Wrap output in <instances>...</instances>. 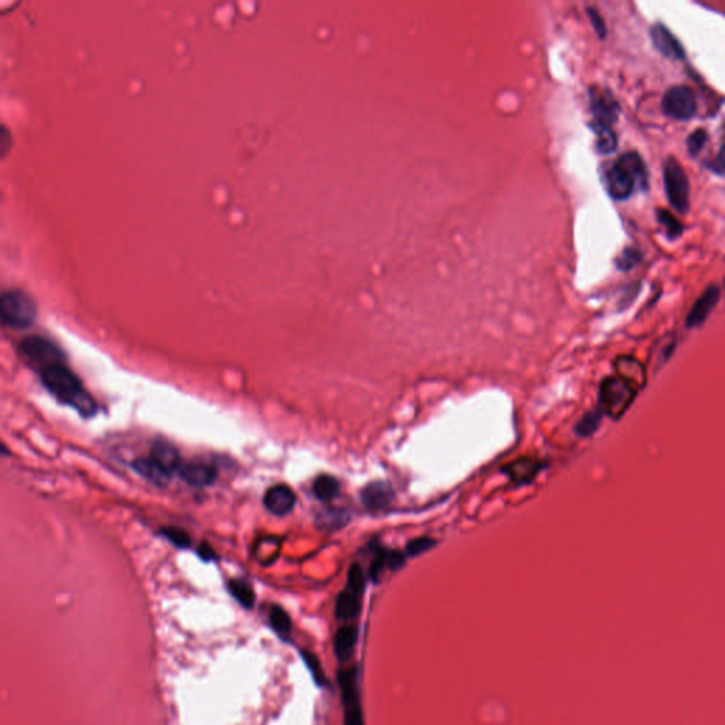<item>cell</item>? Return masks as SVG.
Returning <instances> with one entry per match:
<instances>
[{
  "label": "cell",
  "instance_id": "e0dca14e",
  "mask_svg": "<svg viewBox=\"0 0 725 725\" xmlns=\"http://www.w3.org/2000/svg\"><path fill=\"white\" fill-rule=\"evenodd\" d=\"M132 468L136 473H139L143 479L153 483L157 487H164L169 484L172 476L167 475L164 471H161L149 457L148 458H138L132 462Z\"/></svg>",
  "mask_w": 725,
  "mask_h": 725
},
{
  "label": "cell",
  "instance_id": "f1b7e54d",
  "mask_svg": "<svg viewBox=\"0 0 725 725\" xmlns=\"http://www.w3.org/2000/svg\"><path fill=\"white\" fill-rule=\"evenodd\" d=\"M301 654H302V657H303V661H305L306 666L309 667V670H310V673H312L315 682H316L317 684H320V686L326 684V675H324V670H323V667H322L320 660H319L313 653H310V652H308V650H302Z\"/></svg>",
  "mask_w": 725,
  "mask_h": 725
},
{
  "label": "cell",
  "instance_id": "4dcf8cb0",
  "mask_svg": "<svg viewBox=\"0 0 725 725\" xmlns=\"http://www.w3.org/2000/svg\"><path fill=\"white\" fill-rule=\"evenodd\" d=\"M640 259H642V255H640L639 251L632 250V248H626L625 251H622V254L618 258L617 264H618V266L622 271H628V269L633 268L636 264H639Z\"/></svg>",
  "mask_w": 725,
  "mask_h": 725
},
{
  "label": "cell",
  "instance_id": "d4e9b609",
  "mask_svg": "<svg viewBox=\"0 0 725 725\" xmlns=\"http://www.w3.org/2000/svg\"><path fill=\"white\" fill-rule=\"evenodd\" d=\"M602 410L601 408H596V410H591L589 412H587L577 424L575 426V432L577 435H580L581 438H588L591 436L601 425V421H602Z\"/></svg>",
  "mask_w": 725,
  "mask_h": 725
},
{
  "label": "cell",
  "instance_id": "e575fe53",
  "mask_svg": "<svg viewBox=\"0 0 725 725\" xmlns=\"http://www.w3.org/2000/svg\"><path fill=\"white\" fill-rule=\"evenodd\" d=\"M197 555L200 557V559L204 561V563H210V561H214L217 560V552L214 551V548L208 544V543H201L199 547H197Z\"/></svg>",
  "mask_w": 725,
  "mask_h": 725
},
{
  "label": "cell",
  "instance_id": "d590c367",
  "mask_svg": "<svg viewBox=\"0 0 725 725\" xmlns=\"http://www.w3.org/2000/svg\"><path fill=\"white\" fill-rule=\"evenodd\" d=\"M588 15L591 17V22L594 23V27H595L598 36L599 37H605L606 27H605V23H603V19L601 17V15L595 9H588Z\"/></svg>",
  "mask_w": 725,
  "mask_h": 725
},
{
  "label": "cell",
  "instance_id": "d6a6232c",
  "mask_svg": "<svg viewBox=\"0 0 725 725\" xmlns=\"http://www.w3.org/2000/svg\"><path fill=\"white\" fill-rule=\"evenodd\" d=\"M707 142V134L705 131L703 129H697L694 131L689 139H687V148H689V152L690 155H697L705 145Z\"/></svg>",
  "mask_w": 725,
  "mask_h": 725
},
{
  "label": "cell",
  "instance_id": "9c48e42d",
  "mask_svg": "<svg viewBox=\"0 0 725 725\" xmlns=\"http://www.w3.org/2000/svg\"><path fill=\"white\" fill-rule=\"evenodd\" d=\"M265 509L278 517L289 515L296 505V494L287 484H273L264 494Z\"/></svg>",
  "mask_w": 725,
  "mask_h": 725
},
{
  "label": "cell",
  "instance_id": "4316f807",
  "mask_svg": "<svg viewBox=\"0 0 725 725\" xmlns=\"http://www.w3.org/2000/svg\"><path fill=\"white\" fill-rule=\"evenodd\" d=\"M322 529H339L347 523V513L339 509H330L317 516Z\"/></svg>",
  "mask_w": 725,
  "mask_h": 725
},
{
  "label": "cell",
  "instance_id": "9a60e30c",
  "mask_svg": "<svg viewBox=\"0 0 725 725\" xmlns=\"http://www.w3.org/2000/svg\"><path fill=\"white\" fill-rule=\"evenodd\" d=\"M615 370L618 377L632 384L636 389H640L646 385L647 373L645 366L632 356H619L615 360Z\"/></svg>",
  "mask_w": 725,
  "mask_h": 725
},
{
  "label": "cell",
  "instance_id": "8d00e7d4",
  "mask_svg": "<svg viewBox=\"0 0 725 725\" xmlns=\"http://www.w3.org/2000/svg\"><path fill=\"white\" fill-rule=\"evenodd\" d=\"M715 167L718 171L724 172L725 173V145L721 148L718 156H717V160H715Z\"/></svg>",
  "mask_w": 725,
  "mask_h": 725
},
{
  "label": "cell",
  "instance_id": "836d02e7",
  "mask_svg": "<svg viewBox=\"0 0 725 725\" xmlns=\"http://www.w3.org/2000/svg\"><path fill=\"white\" fill-rule=\"evenodd\" d=\"M345 725H363V714L359 704L347 707L346 717H345Z\"/></svg>",
  "mask_w": 725,
  "mask_h": 725
},
{
  "label": "cell",
  "instance_id": "5bb4252c",
  "mask_svg": "<svg viewBox=\"0 0 725 725\" xmlns=\"http://www.w3.org/2000/svg\"><path fill=\"white\" fill-rule=\"evenodd\" d=\"M718 301H719V289H718V287H715V285L708 287L704 291V294L693 305L690 313L687 315L686 326L689 329L700 327L707 320V317L710 316V313L712 312V309L715 308Z\"/></svg>",
  "mask_w": 725,
  "mask_h": 725
},
{
  "label": "cell",
  "instance_id": "2e32d148",
  "mask_svg": "<svg viewBox=\"0 0 725 725\" xmlns=\"http://www.w3.org/2000/svg\"><path fill=\"white\" fill-rule=\"evenodd\" d=\"M357 636L359 629L353 624L343 625L336 632V636H334V653H336L340 661H346L352 656L357 642Z\"/></svg>",
  "mask_w": 725,
  "mask_h": 725
},
{
  "label": "cell",
  "instance_id": "ac0fdd59",
  "mask_svg": "<svg viewBox=\"0 0 725 725\" xmlns=\"http://www.w3.org/2000/svg\"><path fill=\"white\" fill-rule=\"evenodd\" d=\"M338 680H339V686L342 690V698H343L345 705L352 707V705L359 704V696H357V687H356V680H357L356 667H350V668H345V670H340L338 675Z\"/></svg>",
  "mask_w": 725,
  "mask_h": 725
},
{
  "label": "cell",
  "instance_id": "7a4b0ae2",
  "mask_svg": "<svg viewBox=\"0 0 725 725\" xmlns=\"http://www.w3.org/2000/svg\"><path fill=\"white\" fill-rule=\"evenodd\" d=\"M606 187L615 200H626L636 189L647 187V172L642 157L629 152L621 156L606 172Z\"/></svg>",
  "mask_w": 725,
  "mask_h": 725
},
{
  "label": "cell",
  "instance_id": "cb8c5ba5",
  "mask_svg": "<svg viewBox=\"0 0 725 725\" xmlns=\"http://www.w3.org/2000/svg\"><path fill=\"white\" fill-rule=\"evenodd\" d=\"M595 134H596V149L598 152L606 155V153H610L617 149V145H618V139H617V135L615 132H613L612 128L609 127H598V125H592Z\"/></svg>",
  "mask_w": 725,
  "mask_h": 725
},
{
  "label": "cell",
  "instance_id": "277c9868",
  "mask_svg": "<svg viewBox=\"0 0 725 725\" xmlns=\"http://www.w3.org/2000/svg\"><path fill=\"white\" fill-rule=\"evenodd\" d=\"M0 313L5 326L12 329H27L37 317L34 301L22 291H8L0 299Z\"/></svg>",
  "mask_w": 725,
  "mask_h": 725
},
{
  "label": "cell",
  "instance_id": "ba28073f",
  "mask_svg": "<svg viewBox=\"0 0 725 725\" xmlns=\"http://www.w3.org/2000/svg\"><path fill=\"white\" fill-rule=\"evenodd\" d=\"M591 95V110L594 115V124L598 127H609L617 122L619 117V105L613 95L603 88L595 87L589 91Z\"/></svg>",
  "mask_w": 725,
  "mask_h": 725
},
{
  "label": "cell",
  "instance_id": "ffe728a7",
  "mask_svg": "<svg viewBox=\"0 0 725 725\" xmlns=\"http://www.w3.org/2000/svg\"><path fill=\"white\" fill-rule=\"evenodd\" d=\"M360 612L359 595L353 594L349 589H345L339 594L336 599V617L340 621H352L356 619Z\"/></svg>",
  "mask_w": 725,
  "mask_h": 725
},
{
  "label": "cell",
  "instance_id": "7c38bea8",
  "mask_svg": "<svg viewBox=\"0 0 725 725\" xmlns=\"http://www.w3.org/2000/svg\"><path fill=\"white\" fill-rule=\"evenodd\" d=\"M394 490L385 482H373L361 490L363 505L371 512H384L393 503Z\"/></svg>",
  "mask_w": 725,
  "mask_h": 725
},
{
  "label": "cell",
  "instance_id": "d6986e66",
  "mask_svg": "<svg viewBox=\"0 0 725 725\" xmlns=\"http://www.w3.org/2000/svg\"><path fill=\"white\" fill-rule=\"evenodd\" d=\"M538 472V462L530 458H522L505 468V473L517 483L530 482Z\"/></svg>",
  "mask_w": 725,
  "mask_h": 725
},
{
  "label": "cell",
  "instance_id": "6da1fadb",
  "mask_svg": "<svg viewBox=\"0 0 725 725\" xmlns=\"http://www.w3.org/2000/svg\"><path fill=\"white\" fill-rule=\"evenodd\" d=\"M40 380L47 392L59 403L69 405L82 418L98 414V404L88 393L81 378L66 363L52 364L40 370Z\"/></svg>",
  "mask_w": 725,
  "mask_h": 725
},
{
  "label": "cell",
  "instance_id": "5b68a950",
  "mask_svg": "<svg viewBox=\"0 0 725 725\" xmlns=\"http://www.w3.org/2000/svg\"><path fill=\"white\" fill-rule=\"evenodd\" d=\"M663 179L668 201L679 213L686 214L690 207V185L682 164L675 157L666 159Z\"/></svg>",
  "mask_w": 725,
  "mask_h": 725
},
{
  "label": "cell",
  "instance_id": "484cf974",
  "mask_svg": "<svg viewBox=\"0 0 725 725\" xmlns=\"http://www.w3.org/2000/svg\"><path fill=\"white\" fill-rule=\"evenodd\" d=\"M160 536L164 537L167 541L172 543L175 547H178L180 550H186V548L192 547V537H190V534L186 530L180 529V527L166 526V527L160 529Z\"/></svg>",
  "mask_w": 725,
  "mask_h": 725
},
{
  "label": "cell",
  "instance_id": "8992f818",
  "mask_svg": "<svg viewBox=\"0 0 725 725\" xmlns=\"http://www.w3.org/2000/svg\"><path fill=\"white\" fill-rule=\"evenodd\" d=\"M20 352L40 370L52 364L67 363L66 352L57 343L38 334L24 338L20 342Z\"/></svg>",
  "mask_w": 725,
  "mask_h": 725
},
{
  "label": "cell",
  "instance_id": "83f0119b",
  "mask_svg": "<svg viewBox=\"0 0 725 725\" xmlns=\"http://www.w3.org/2000/svg\"><path fill=\"white\" fill-rule=\"evenodd\" d=\"M656 214H657L659 222L666 229L668 237H670V238H677L679 236H682L683 226H682V222L675 215H672L670 213L666 211V210H661V208H659L656 211Z\"/></svg>",
  "mask_w": 725,
  "mask_h": 725
},
{
  "label": "cell",
  "instance_id": "30bf717a",
  "mask_svg": "<svg viewBox=\"0 0 725 725\" xmlns=\"http://www.w3.org/2000/svg\"><path fill=\"white\" fill-rule=\"evenodd\" d=\"M149 458L169 476L179 473L183 465L182 455L178 448L166 440H156L152 445Z\"/></svg>",
  "mask_w": 725,
  "mask_h": 725
},
{
  "label": "cell",
  "instance_id": "52a82bcc",
  "mask_svg": "<svg viewBox=\"0 0 725 725\" xmlns=\"http://www.w3.org/2000/svg\"><path fill=\"white\" fill-rule=\"evenodd\" d=\"M663 113L677 121L691 120L697 113L696 94L690 87L676 85L667 89L661 101Z\"/></svg>",
  "mask_w": 725,
  "mask_h": 725
},
{
  "label": "cell",
  "instance_id": "1f68e13d",
  "mask_svg": "<svg viewBox=\"0 0 725 725\" xmlns=\"http://www.w3.org/2000/svg\"><path fill=\"white\" fill-rule=\"evenodd\" d=\"M436 543L429 538V537H421V538H417L414 541H411L408 545H407V552L411 555V557H417L428 550H431Z\"/></svg>",
  "mask_w": 725,
  "mask_h": 725
},
{
  "label": "cell",
  "instance_id": "4fadbf2b",
  "mask_svg": "<svg viewBox=\"0 0 725 725\" xmlns=\"http://www.w3.org/2000/svg\"><path fill=\"white\" fill-rule=\"evenodd\" d=\"M650 37L656 50H659L664 57L682 60L684 59V50L676 36L661 23H656L650 30Z\"/></svg>",
  "mask_w": 725,
  "mask_h": 725
},
{
  "label": "cell",
  "instance_id": "8fae6325",
  "mask_svg": "<svg viewBox=\"0 0 725 725\" xmlns=\"http://www.w3.org/2000/svg\"><path fill=\"white\" fill-rule=\"evenodd\" d=\"M179 475L189 486L203 489L215 482L218 471L214 465L208 462L193 461L183 464L179 471Z\"/></svg>",
  "mask_w": 725,
  "mask_h": 725
},
{
  "label": "cell",
  "instance_id": "f546056e",
  "mask_svg": "<svg viewBox=\"0 0 725 725\" xmlns=\"http://www.w3.org/2000/svg\"><path fill=\"white\" fill-rule=\"evenodd\" d=\"M366 588V578L361 567L359 564H353L347 574V589L356 595H361Z\"/></svg>",
  "mask_w": 725,
  "mask_h": 725
},
{
  "label": "cell",
  "instance_id": "44dd1931",
  "mask_svg": "<svg viewBox=\"0 0 725 725\" xmlns=\"http://www.w3.org/2000/svg\"><path fill=\"white\" fill-rule=\"evenodd\" d=\"M313 494L320 501H331L340 493V483L336 478L330 475H320L315 479L312 486Z\"/></svg>",
  "mask_w": 725,
  "mask_h": 725
},
{
  "label": "cell",
  "instance_id": "3957f363",
  "mask_svg": "<svg viewBox=\"0 0 725 725\" xmlns=\"http://www.w3.org/2000/svg\"><path fill=\"white\" fill-rule=\"evenodd\" d=\"M639 389L621 377H606L599 388V403L603 414L619 419L633 404Z\"/></svg>",
  "mask_w": 725,
  "mask_h": 725
},
{
  "label": "cell",
  "instance_id": "7402d4cb",
  "mask_svg": "<svg viewBox=\"0 0 725 725\" xmlns=\"http://www.w3.org/2000/svg\"><path fill=\"white\" fill-rule=\"evenodd\" d=\"M231 596L245 609H251L255 603V592L250 582L241 578H233L227 584Z\"/></svg>",
  "mask_w": 725,
  "mask_h": 725
},
{
  "label": "cell",
  "instance_id": "603a6c76",
  "mask_svg": "<svg viewBox=\"0 0 725 725\" xmlns=\"http://www.w3.org/2000/svg\"><path fill=\"white\" fill-rule=\"evenodd\" d=\"M269 624L272 629L281 638H287L292 632V621L285 609L273 605L269 609Z\"/></svg>",
  "mask_w": 725,
  "mask_h": 725
}]
</instances>
